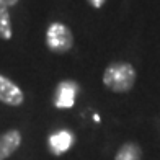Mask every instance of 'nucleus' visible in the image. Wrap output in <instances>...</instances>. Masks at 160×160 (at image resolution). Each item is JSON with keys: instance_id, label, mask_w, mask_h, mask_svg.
<instances>
[{"instance_id": "1", "label": "nucleus", "mask_w": 160, "mask_h": 160, "mask_svg": "<svg viewBox=\"0 0 160 160\" xmlns=\"http://www.w3.org/2000/svg\"><path fill=\"white\" fill-rule=\"evenodd\" d=\"M137 72L131 62L114 61L103 72V85L114 93H128L136 85Z\"/></svg>"}, {"instance_id": "2", "label": "nucleus", "mask_w": 160, "mask_h": 160, "mask_svg": "<svg viewBox=\"0 0 160 160\" xmlns=\"http://www.w3.org/2000/svg\"><path fill=\"white\" fill-rule=\"evenodd\" d=\"M46 46L54 54H65L74 48V34L62 21H54L46 30Z\"/></svg>"}, {"instance_id": "3", "label": "nucleus", "mask_w": 160, "mask_h": 160, "mask_svg": "<svg viewBox=\"0 0 160 160\" xmlns=\"http://www.w3.org/2000/svg\"><path fill=\"white\" fill-rule=\"evenodd\" d=\"M80 87L72 80H62L56 87L54 93V106L59 110H69L75 105V97L78 95Z\"/></svg>"}, {"instance_id": "4", "label": "nucleus", "mask_w": 160, "mask_h": 160, "mask_svg": "<svg viewBox=\"0 0 160 160\" xmlns=\"http://www.w3.org/2000/svg\"><path fill=\"white\" fill-rule=\"evenodd\" d=\"M0 101L8 106H21L25 103L23 90L3 74H0Z\"/></svg>"}, {"instance_id": "5", "label": "nucleus", "mask_w": 160, "mask_h": 160, "mask_svg": "<svg viewBox=\"0 0 160 160\" xmlns=\"http://www.w3.org/2000/svg\"><path fill=\"white\" fill-rule=\"evenodd\" d=\"M21 145V132L18 129H8L0 134V160L12 157Z\"/></svg>"}, {"instance_id": "6", "label": "nucleus", "mask_w": 160, "mask_h": 160, "mask_svg": "<svg viewBox=\"0 0 160 160\" xmlns=\"http://www.w3.org/2000/svg\"><path fill=\"white\" fill-rule=\"evenodd\" d=\"M72 145H74V134L65 129L59 131V132H54L49 137V149L54 155L65 154Z\"/></svg>"}, {"instance_id": "7", "label": "nucleus", "mask_w": 160, "mask_h": 160, "mask_svg": "<svg viewBox=\"0 0 160 160\" xmlns=\"http://www.w3.org/2000/svg\"><path fill=\"white\" fill-rule=\"evenodd\" d=\"M114 160H142V149L136 142H124L118 149Z\"/></svg>"}, {"instance_id": "8", "label": "nucleus", "mask_w": 160, "mask_h": 160, "mask_svg": "<svg viewBox=\"0 0 160 160\" xmlns=\"http://www.w3.org/2000/svg\"><path fill=\"white\" fill-rule=\"evenodd\" d=\"M13 38V26H12V18L10 12L2 0H0V39L10 41Z\"/></svg>"}, {"instance_id": "9", "label": "nucleus", "mask_w": 160, "mask_h": 160, "mask_svg": "<svg viewBox=\"0 0 160 160\" xmlns=\"http://www.w3.org/2000/svg\"><path fill=\"white\" fill-rule=\"evenodd\" d=\"M93 8H97V10H100V8H103L105 7V3H106V0H87Z\"/></svg>"}, {"instance_id": "10", "label": "nucleus", "mask_w": 160, "mask_h": 160, "mask_svg": "<svg viewBox=\"0 0 160 160\" xmlns=\"http://www.w3.org/2000/svg\"><path fill=\"white\" fill-rule=\"evenodd\" d=\"M2 2H3L7 7H8V8H10V7H15V5H18L20 0H2Z\"/></svg>"}]
</instances>
